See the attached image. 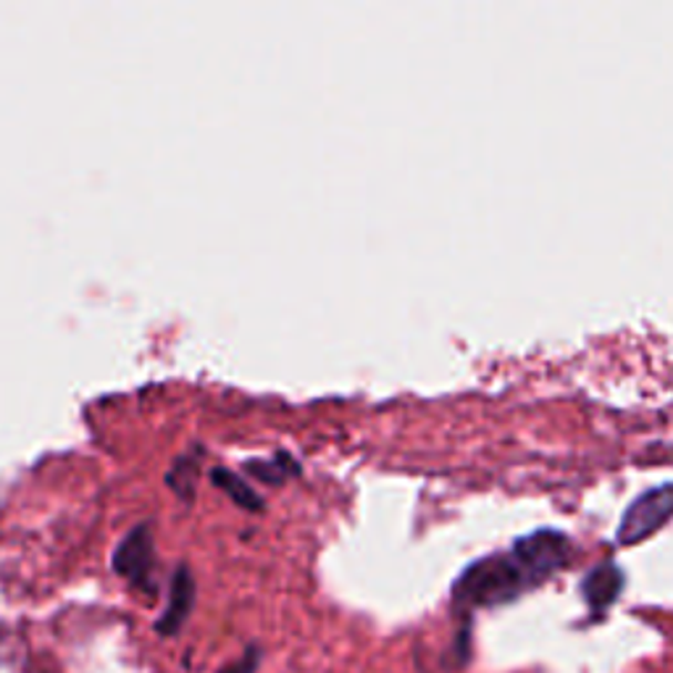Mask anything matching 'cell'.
<instances>
[{"label":"cell","mask_w":673,"mask_h":673,"mask_svg":"<svg viewBox=\"0 0 673 673\" xmlns=\"http://www.w3.org/2000/svg\"><path fill=\"white\" fill-rule=\"evenodd\" d=\"M210 476H214V482L219 484V487H224L227 489V493L235 497L237 503L242 505V508H248V510H261V505H263V500H261V495L256 493V489H250L248 484H245L240 476H237L235 472H229V468H214V472H210Z\"/></svg>","instance_id":"52a82bcc"},{"label":"cell","mask_w":673,"mask_h":673,"mask_svg":"<svg viewBox=\"0 0 673 673\" xmlns=\"http://www.w3.org/2000/svg\"><path fill=\"white\" fill-rule=\"evenodd\" d=\"M114 571L139 592L156 594V537L151 524H139L114 550Z\"/></svg>","instance_id":"3957f363"},{"label":"cell","mask_w":673,"mask_h":673,"mask_svg":"<svg viewBox=\"0 0 673 673\" xmlns=\"http://www.w3.org/2000/svg\"><path fill=\"white\" fill-rule=\"evenodd\" d=\"M673 516V484H663V487L650 489L636 497L629 505V510L621 518L619 526V545H636L648 539L652 531Z\"/></svg>","instance_id":"277c9868"},{"label":"cell","mask_w":673,"mask_h":673,"mask_svg":"<svg viewBox=\"0 0 673 673\" xmlns=\"http://www.w3.org/2000/svg\"><path fill=\"white\" fill-rule=\"evenodd\" d=\"M195 598H198V584H195V577L193 571H189V566L182 563L177 566V571H174L172 587H168L166 608L156 621V631L164 636V640H172V636H177L179 631L185 629L189 613H193L195 608Z\"/></svg>","instance_id":"5b68a950"},{"label":"cell","mask_w":673,"mask_h":673,"mask_svg":"<svg viewBox=\"0 0 673 673\" xmlns=\"http://www.w3.org/2000/svg\"><path fill=\"white\" fill-rule=\"evenodd\" d=\"M623 571L613 560H602L587 573L581 581V594L594 615H602L605 610L621 598L623 592Z\"/></svg>","instance_id":"8992f818"},{"label":"cell","mask_w":673,"mask_h":673,"mask_svg":"<svg viewBox=\"0 0 673 673\" xmlns=\"http://www.w3.org/2000/svg\"><path fill=\"white\" fill-rule=\"evenodd\" d=\"M261 663H263L261 648H258V644H250V648L245 650L235 663L224 665V669H219L216 673H258V669H261Z\"/></svg>","instance_id":"ba28073f"},{"label":"cell","mask_w":673,"mask_h":673,"mask_svg":"<svg viewBox=\"0 0 673 673\" xmlns=\"http://www.w3.org/2000/svg\"><path fill=\"white\" fill-rule=\"evenodd\" d=\"M510 556L521 566V571L526 573V579L531 581V587H537L550 577H556L558 571H563L573 556V547L571 539H568L563 531L539 529L516 539Z\"/></svg>","instance_id":"7a4b0ae2"},{"label":"cell","mask_w":673,"mask_h":673,"mask_svg":"<svg viewBox=\"0 0 673 673\" xmlns=\"http://www.w3.org/2000/svg\"><path fill=\"white\" fill-rule=\"evenodd\" d=\"M531 581L526 579L521 566L516 558L505 556H487L474 560L466 571L460 573L453 587V602L458 610H479V608H497L505 602H514L529 592Z\"/></svg>","instance_id":"6da1fadb"}]
</instances>
